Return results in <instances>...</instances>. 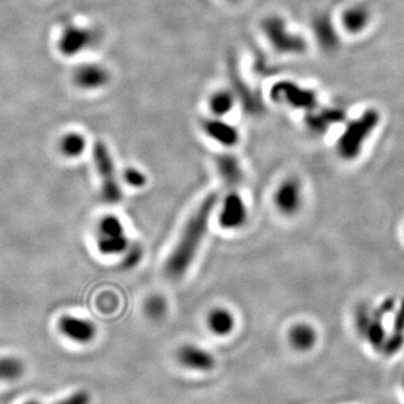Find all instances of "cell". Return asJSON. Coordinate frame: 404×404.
Returning <instances> with one entry per match:
<instances>
[{
  "label": "cell",
  "mask_w": 404,
  "mask_h": 404,
  "mask_svg": "<svg viewBox=\"0 0 404 404\" xmlns=\"http://www.w3.org/2000/svg\"><path fill=\"white\" fill-rule=\"evenodd\" d=\"M379 122V113L373 109L365 111L359 120L352 122L339 138L337 144L339 155L345 159H353L359 157L363 143L370 136Z\"/></svg>",
  "instance_id": "7a4b0ae2"
},
{
  "label": "cell",
  "mask_w": 404,
  "mask_h": 404,
  "mask_svg": "<svg viewBox=\"0 0 404 404\" xmlns=\"http://www.w3.org/2000/svg\"><path fill=\"white\" fill-rule=\"evenodd\" d=\"M262 31L270 46L280 55H296L305 53L307 42L301 35L288 29L285 20L272 15L262 22Z\"/></svg>",
  "instance_id": "3957f363"
},
{
  "label": "cell",
  "mask_w": 404,
  "mask_h": 404,
  "mask_svg": "<svg viewBox=\"0 0 404 404\" xmlns=\"http://www.w3.org/2000/svg\"><path fill=\"white\" fill-rule=\"evenodd\" d=\"M23 361L13 357L5 356L0 357V383L17 381L24 374Z\"/></svg>",
  "instance_id": "44dd1931"
},
{
  "label": "cell",
  "mask_w": 404,
  "mask_h": 404,
  "mask_svg": "<svg viewBox=\"0 0 404 404\" xmlns=\"http://www.w3.org/2000/svg\"><path fill=\"white\" fill-rule=\"evenodd\" d=\"M94 41L96 34L92 29L74 25L66 26L59 40V50L66 57H74L90 48Z\"/></svg>",
  "instance_id": "9c48e42d"
},
{
  "label": "cell",
  "mask_w": 404,
  "mask_h": 404,
  "mask_svg": "<svg viewBox=\"0 0 404 404\" xmlns=\"http://www.w3.org/2000/svg\"><path fill=\"white\" fill-rule=\"evenodd\" d=\"M144 310H145L146 316L148 318L153 319V320H159L163 317L166 316L168 312V302L166 298L159 294H154L150 296L145 301L144 305Z\"/></svg>",
  "instance_id": "cb8c5ba5"
},
{
  "label": "cell",
  "mask_w": 404,
  "mask_h": 404,
  "mask_svg": "<svg viewBox=\"0 0 404 404\" xmlns=\"http://www.w3.org/2000/svg\"><path fill=\"white\" fill-rule=\"evenodd\" d=\"M289 342L298 352H308L312 349L317 342V333L312 326L308 324H296L289 331Z\"/></svg>",
  "instance_id": "2e32d148"
},
{
  "label": "cell",
  "mask_w": 404,
  "mask_h": 404,
  "mask_svg": "<svg viewBox=\"0 0 404 404\" xmlns=\"http://www.w3.org/2000/svg\"><path fill=\"white\" fill-rule=\"evenodd\" d=\"M370 320H372V311L368 309V305H359L355 313V326L361 336L364 337Z\"/></svg>",
  "instance_id": "d4e9b609"
},
{
  "label": "cell",
  "mask_w": 404,
  "mask_h": 404,
  "mask_svg": "<svg viewBox=\"0 0 404 404\" xmlns=\"http://www.w3.org/2000/svg\"><path fill=\"white\" fill-rule=\"evenodd\" d=\"M227 1H229V3H237L239 0H227Z\"/></svg>",
  "instance_id": "1f68e13d"
},
{
  "label": "cell",
  "mask_w": 404,
  "mask_h": 404,
  "mask_svg": "<svg viewBox=\"0 0 404 404\" xmlns=\"http://www.w3.org/2000/svg\"><path fill=\"white\" fill-rule=\"evenodd\" d=\"M274 203L282 215H296L302 205V187L299 180L296 178L285 179L276 189Z\"/></svg>",
  "instance_id": "ba28073f"
},
{
  "label": "cell",
  "mask_w": 404,
  "mask_h": 404,
  "mask_svg": "<svg viewBox=\"0 0 404 404\" xmlns=\"http://www.w3.org/2000/svg\"><path fill=\"white\" fill-rule=\"evenodd\" d=\"M344 120L345 113L338 108H326L317 113L313 109L309 111L305 117L308 129L316 134H322L327 131L331 125L342 123Z\"/></svg>",
  "instance_id": "5bb4252c"
},
{
  "label": "cell",
  "mask_w": 404,
  "mask_h": 404,
  "mask_svg": "<svg viewBox=\"0 0 404 404\" xmlns=\"http://www.w3.org/2000/svg\"><path fill=\"white\" fill-rule=\"evenodd\" d=\"M129 246V240L120 218L114 215L103 217L97 226L98 251L103 255L114 257L125 253Z\"/></svg>",
  "instance_id": "277c9868"
},
{
  "label": "cell",
  "mask_w": 404,
  "mask_h": 404,
  "mask_svg": "<svg viewBox=\"0 0 404 404\" xmlns=\"http://www.w3.org/2000/svg\"><path fill=\"white\" fill-rule=\"evenodd\" d=\"M61 154L68 159H77L86 151L87 140L80 133H68L64 135L59 143Z\"/></svg>",
  "instance_id": "d6986e66"
},
{
  "label": "cell",
  "mask_w": 404,
  "mask_h": 404,
  "mask_svg": "<svg viewBox=\"0 0 404 404\" xmlns=\"http://www.w3.org/2000/svg\"><path fill=\"white\" fill-rule=\"evenodd\" d=\"M177 359L183 368L196 372H209L216 365L214 356L192 344L181 346L177 352Z\"/></svg>",
  "instance_id": "8fae6325"
},
{
  "label": "cell",
  "mask_w": 404,
  "mask_h": 404,
  "mask_svg": "<svg viewBox=\"0 0 404 404\" xmlns=\"http://www.w3.org/2000/svg\"><path fill=\"white\" fill-rule=\"evenodd\" d=\"M143 257V250L140 245L129 246L124 253L123 264L124 268H133L140 262Z\"/></svg>",
  "instance_id": "484cf974"
},
{
  "label": "cell",
  "mask_w": 404,
  "mask_h": 404,
  "mask_svg": "<svg viewBox=\"0 0 404 404\" xmlns=\"http://www.w3.org/2000/svg\"><path fill=\"white\" fill-rule=\"evenodd\" d=\"M109 79H110L109 72L97 64L81 66L74 73V82L77 83L80 88L90 90L103 88L109 82Z\"/></svg>",
  "instance_id": "4fadbf2b"
},
{
  "label": "cell",
  "mask_w": 404,
  "mask_h": 404,
  "mask_svg": "<svg viewBox=\"0 0 404 404\" xmlns=\"http://www.w3.org/2000/svg\"><path fill=\"white\" fill-rule=\"evenodd\" d=\"M313 31L322 49H325L326 51L336 49L338 45V36L329 18L325 16L317 18L313 24Z\"/></svg>",
  "instance_id": "ac0fdd59"
},
{
  "label": "cell",
  "mask_w": 404,
  "mask_h": 404,
  "mask_svg": "<svg viewBox=\"0 0 404 404\" xmlns=\"http://www.w3.org/2000/svg\"><path fill=\"white\" fill-rule=\"evenodd\" d=\"M57 329L62 336L79 345H88L97 336V328L87 319L63 315L57 320Z\"/></svg>",
  "instance_id": "52a82bcc"
},
{
  "label": "cell",
  "mask_w": 404,
  "mask_h": 404,
  "mask_svg": "<svg viewBox=\"0 0 404 404\" xmlns=\"http://www.w3.org/2000/svg\"><path fill=\"white\" fill-rule=\"evenodd\" d=\"M23 404H42L41 402L35 401V400H29V401L24 402Z\"/></svg>",
  "instance_id": "4dcf8cb0"
},
{
  "label": "cell",
  "mask_w": 404,
  "mask_h": 404,
  "mask_svg": "<svg viewBox=\"0 0 404 404\" xmlns=\"http://www.w3.org/2000/svg\"><path fill=\"white\" fill-rule=\"evenodd\" d=\"M364 337L375 349H382L387 339V333L382 324V319L376 318L372 315V320L366 329Z\"/></svg>",
  "instance_id": "603a6c76"
},
{
  "label": "cell",
  "mask_w": 404,
  "mask_h": 404,
  "mask_svg": "<svg viewBox=\"0 0 404 404\" xmlns=\"http://www.w3.org/2000/svg\"><path fill=\"white\" fill-rule=\"evenodd\" d=\"M270 99L274 103L288 105L291 108L311 111L316 109V92L311 89L303 88L290 80H281L274 83L270 92Z\"/></svg>",
  "instance_id": "8992f818"
},
{
  "label": "cell",
  "mask_w": 404,
  "mask_h": 404,
  "mask_svg": "<svg viewBox=\"0 0 404 404\" xmlns=\"http://www.w3.org/2000/svg\"><path fill=\"white\" fill-rule=\"evenodd\" d=\"M202 129L211 140L225 147H233L238 143L239 133L236 127L220 120V117L205 120Z\"/></svg>",
  "instance_id": "7c38bea8"
},
{
  "label": "cell",
  "mask_w": 404,
  "mask_h": 404,
  "mask_svg": "<svg viewBox=\"0 0 404 404\" xmlns=\"http://www.w3.org/2000/svg\"><path fill=\"white\" fill-rule=\"evenodd\" d=\"M124 180L127 185L133 188H142L145 185L146 177L140 170L134 168H129L124 172Z\"/></svg>",
  "instance_id": "4316f807"
},
{
  "label": "cell",
  "mask_w": 404,
  "mask_h": 404,
  "mask_svg": "<svg viewBox=\"0 0 404 404\" xmlns=\"http://www.w3.org/2000/svg\"><path fill=\"white\" fill-rule=\"evenodd\" d=\"M92 403V394L85 390L75 391L70 396H66L55 404H90Z\"/></svg>",
  "instance_id": "83f0119b"
},
{
  "label": "cell",
  "mask_w": 404,
  "mask_h": 404,
  "mask_svg": "<svg viewBox=\"0 0 404 404\" xmlns=\"http://www.w3.org/2000/svg\"><path fill=\"white\" fill-rule=\"evenodd\" d=\"M235 100H236V97H235L233 92L226 90V89H220V90H217L211 94L210 98H209V109L214 114V116H226L233 110Z\"/></svg>",
  "instance_id": "ffe728a7"
},
{
  "label": "cell",
  "mask_w": 404,
  "mask_h": 404,
  "mask_svg": "<svg viewBox=\"0 0 404 404\" xmlns=\"http://www.w3.org/2000/svg\"><path fill=\"white\" fill-rule=\"evenodd\" d=\"M217 203L218 196L210 194L202 200L194 214L191 215L177 245L174 246L173 251L166 261V272L168 277L179 279L187 273L208 231L211 215Z\"/></svg>",
  "instance_id": "6da1fadb"
},
{
  "label": "cell",
  "mask_w": 404,
  "mask_h": 404,
  "mask_svg": "<svg viewBox=\"0 0 404 404\" xmlns=\"http://www.w3.org/2000/svg\"><path fill=\"white\" fill-rule=\"evenodd\" d=\"M393 333H404V299L396 311L394 324H393Z\"/></svg>",
  "instance_id": "f546056e"
},
{
  "label": "cell",
  "mask_w": 404,
  "mask_h": 404,
  "mask_svg": "<svg viewBox=\"0 0 404 404\" xmlns=\"http://www.w3.org/2000/svg\"><path fill=\"white\" fill-rule=\"evenodd\" d=\"M394 308H396V300L393 299V298H389V299L385 300L377 309L372 311V315H373V317L383 320V318H384L387 315H389V313L394 310Z\"/></svg>",
  "instance_id": "f1b7e54d"
},
{
  "label": "cell",
  "mask_w": 404,
  "mask_h": 404,
  "mask_svg": "<svg viewBox=\"0 0 404 404\" xmlns=\"http://www.w3.org/2000/svg\"><path fill=\"white\" fill-rule=\"evenodd\" d=\"M247 220V208L242 196L231 192L222 202L219 212L220 226L225 229H238Z\"/></svg>",
  "instance_id": "30bf717a"
},
{
  "label": "cell",
  "mask_w": 404,
  "mask_h": 404,
  "mask_svg": "<svg viewBox=\"0 0 404 404\" xmlns=\"http://www.w3.org/2000/svg\"><path fill=\"white\" fill-rule=\"evenodd\" d=\"M208 327L216 336H227L235 328V318L233 313L226 308H215L209 312Z\"/></svg>",
  "instance_id": "e0dca14e"
},
{
  "label": "cell",
  "mask_w": 404,
  "mask_h": 404,
  "mask_svg": "<svg viewBox=\"0 0 404 404\" xmlns=\"http://www.w3.org/2000/svg\"><path fill=\"white\" fill-rule=\"evenodd\" d=\"M94 162L101 181V191L106 201L117 203L122 200V189L115 173L114 162L105 143L97 140L94 145Z\"/></svg>",
  "instance_id": "5b68a950"
},
{
  "label": "cell",
  "mask_w": 404,
  "mask_h": 404,
  "mask_svg": "<svg viewBox=\"0 0 404 404\" xmlns=\"http://www.w3.org/2000/svg\"><path fill=\"white\" fill-rule=\"evenodd\" d=\"M368 22V14L364 8L354 7L342 15V24L350 33H359L364 29Z\"/></svg>",
  "instance_id": "7402d4cb"
},
{
  "label": "cell",
  "mask_w": 404,
  "mask_h": 404,
  "mask_svg": "<svg viewBox=\"0 0 404 404\" xmlns=\"http://www.w3.org/2000/svg\"><path fill=\"white\" fill-rule=\"evenodd\" d=\"M216 166L224 182L229 187L240 185L244 178L238 159L231 154H220L216 159Z\"/></svg>",
  "instance_id": "9a60e30c"
}]
</instances>
